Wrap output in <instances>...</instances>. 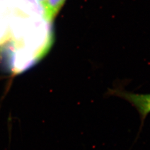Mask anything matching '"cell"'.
Wrapping results in <instances>:
<instances>
[{
    "label": "cell",
    "instance_id": "3957f363",
    "mask_svg": "<svg viewBox=\"0 0 150 150\" xmlns=\"http://www.w3.org/2000/svg\"><path fill=\"white\" fill-rule=\"evenodd\" d=\"M40 4H41L43 6V3H44V2H45V0H36Z\"/></svg>",
    "mask_w": 150,
    "mask_h": 150
},
{
    "label": "cell",
    "instance_id": "6da1fadb",
    "mask_svg": "<svg viewBox=\"0 0 150 150\" xmlns=\"http://www.w3.org/2000/svg\"><path fill=\"white\" fill-rule=\"evenodd\" d=\"M106 96H116L129 102L139 113L141 125L139 132L144 125L145 120L150 113V93H137L126 91L122 86H115L107 89Z\"/></svg>",
    "mask_w": 150,
    "mask_h": 150
},
{
    "label": "cell",
    "instance_id": "7a4b0ae2",
    "mask_svg": "<svg viewBox=\"0 0 150 150\" xmlns=\"http://www.w3.org/2000/svg\"><path fill=\"white\" fill-rule=\"evenodd\" d=\"M65 0H45L43 7L46 19L50 22L53 21L59 10L64 4Z\"/></svg>",
    "mask_w": 150,
    "mask_h": 150
}]
</instances>
